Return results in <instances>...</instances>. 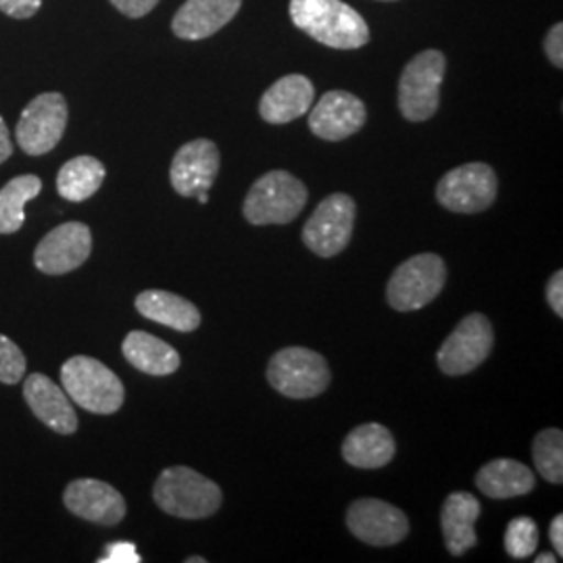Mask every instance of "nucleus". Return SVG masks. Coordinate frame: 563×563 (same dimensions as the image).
<instances>
[{
    "label": "nucleus",
    "instance_id": "obj_13",
    "mask_svg": "<svg viewBox=\"0 0 563 563\" xmlns=\"http://www.w3.org/2000/svg\"><path fill=\"white\" fill-rule=\"evenodd\" d=\"M346 526L355 539L372 547H393L409 534V520L399 507L380 499H360L346 511Z\"/></svg>",
    "mask_w": 563,
    "mask_h": 563
},
{
    "label": "nucleus",
    "instance_id": "obj_1",
    "mask_svg": "<svg viewBox=\"0 0 563 563\" xmlns=\"http://www.w3.org/2000/svg\"><path fill=\"white\" fill-rule=\"evenodd\" d=\"M292 23L323 46L353 51L369 42L362 15L342 0H290Z\"/></svg>",
    "mask_w": 563,
    "mask_h": 563
},
{
    "label": "nucleus",
    "instance_id": "obj_24",
    "mask_svg": "<svg viewBox=\"0 0 563 563\" xmlns=\"http://www.w3.org/2000/svg\"><path fill=\"white\" fill-rule=\"evenodd\" d=\"M476 486L488 499L504 501L532 493L537 486V476L528 465L504 457L481 467L476 474Z\"/></svg>",
    "mask_w": 563,
    "mask_h": 563
},
{
    "label": "nucleus",
    "instance_id": "obj_12",
    "mask_svg": "<svg viewBox=\"0 0 563 563\" xmlns=\"http://www.w3.org/2000/svg\"><path fill=\"white\" fill-rule=\"evenodd\" d=\"M92 253V232L86 223L65 222L51 230L34 251L42 274L63 276L81 267Z\"/></svg>",
    "mask_w": 563,
    "mask_h": 563
},
{
    "label": "nucleus",
    "instance_id": "obj_21",
    "mask_svg": "<svg viewBox=\"0 0 563 563\" xmlns=\"http://www.w3.org/2000/svg\"><path fill=\"white\" fill-rule=\"evenodd\" d=\"M395 453L393 432L383 423L357 426L342 443V460L357 470H380L395 460Z\"/></svg>",
    "mask_w": 563,
    "mask_h": 563
},
{
    "label": "nucleus",
    "instance_id": "obj_40",
    "mask_svg": "<svg viewBox=\"0 0 563 563\" xmlns=\"http://www.w3.org/2000/svg\"><path fill=\"white\" fill-rule=\"evenodd\" d=\"M386 2H395V0H386Z\"/></svg>",
    "mask_w": 563,
    "mask_h": 563
},
{
    "label": "nucleus",
    "instance_id": "obj_17",
    "mask_svg": "<svg viewBox=\"0 0 563 563\" xmlns=\"http://www.w3.org/2000/svg\"><path fill=\"white\" fill-rule=\"evenodd\" d=\"M23 399L32 413L53 432L69 437L78 430V413L67 393L44 374H32L23 384Z\"/></svg>",
    "mask_w": 563,
    "mask_h": 563
},
{
    "label": "nucleus",
    "instance_id": "obj_34",
    "mask_svg": "<svg viewBox=\"0 0 563 563\" xmlns=\"http://www.w3.org/2000/svg\"><path fill=\"white\" fill-rule=\"evenodd\" d=\"M547 302L558 318H563V272H555L547 284Z\"/></svg>",
    "mask_w": 563,
    "mask_h": 563
},
{
    "label": "nucleus",
    "instance_id": "obj_28",
    "mask_svg": "<svg viewBox=\"0 0 563 563\" xmlns=\"http://www.w3.org/2000/svg\"><path fill=\"white\" fill-rule=\"evenodd\" d=\"M539 526L528 518H514L507 530H505V551L509 558L514 560H526L530 555H534L537 547H539Z\"/></svg>",
    "mask_w": 563,
    "mask_h": 563
},
{
    "label": "nucleus",
    "instance_id": "obj_27",
    "mask_svg": "<svg viewBox=\"0 0 563 563\" xmlns=\"http://www.w3.org/2000/svg\"><path fill=\"white\" fill-rule=\"evenodd\" d=\"M532 460L547 483H563V432L560 428H547L534 437Z\"/></svg>",
    "mask_w": 563,
    "mask_h": 563
},
{
    "label": "nucleus",
    "instance_id": "obj_3",
    "mask_svg": "<svg viewBox=\"0 0 563 563\" xmlns=\"http://www.w3.org/2000/svg\"><path fill=\"white\" fill-rule=\"evenodd\" d=\"M60 384L71 401L97 416L120 411L125 399L120 376L88 355H76L63 363Z\"/></svg>",
    "mask_w": 563,
    "mask_h": 563
},
{
    "label": "nucleus",
    "instance_id": "obj_38",
    "mask_svg": "<svg viewBox=\"0 0 563 563\" xmlns=\"http://www.w3.org/2000/svg\"><path fill=\"white\" fill-rule=\"evenodd\" d=\"M197 199H199V202H201V205H205V202H209V192H201V195H197Z\"/></svg>",
    "mask_w": 563,
    "mask_h": 563
},
{
    "label": "nucleus",
    "instance_id": "obj_6",
    "mask_svg": "<svg viewBox=\"0 0 563 563\" xmlns=\"http://www.w3.org/2000/svg\"><path fill=\"white\" fill-rule=\"evenodd\" d=\"M446 265L437 253L413 255L402 262L386 284V301L395 311H418L443 292Z\"/></svg>",
    "mask_w": 563,
    "mask_h": 563
},
{
    "label": "nucleus",
    "instance_id": "obj_33",
    "mask_svg": "<svg viewBox=\"0 0 563 563\" xmlns=\"http://www.w3.org/2000/svg\"><path fill=\"white\" fill-rule=\"evenodd\" d=\"M157 2L159 0H111V4L120 13L132 20H141L144 15H148L157 7Z\"/></svg>",
    "mask_w": 563,
    "mask_h": 563
},
{
    "label": "nucleus",
    "instance_id": "obj_37",
    "mask_svg": "<svg viewBox=\"0 0 563 563\" xmlns=\"http://www.w3.org/2000/svg\"><path fill=\"white\" fill-rule=\"evenodd\" d=\"M537 563H555L558 562V555L555 553H541V555H537Z\"/></svg>",
    "mask_w": 563,
    "mask_h": 563
},
{
    "label": "nucleus",
    "instance_id": "obj_15",
    "mask_svg": "<svg viewBox=\"0 0 563 563\" xmlns=\"http://www.w3.org/2000/svg\"><path fill=\"white\" fill-rule=\"evenodd\" d=\"M367 120L362 99L344 90L325 92L309 113V130L328 142H341L357 134Z\"/></svg>",
    "mask_w": 563,
    "mask_h": 563
},
{
    "label": "nucleus",
    "instance_id": "obj_8",
    "mask_svg": "<svg viewBox=\"0 0 563 563\" xmlns=\"http://www.w3.org/2000/svg\"><path fill=\"white\" fill-rule=\"evenodd\" d=\"M357 205L349 195L325 197L302 228L305 246L323 260L342 253L353 239Z\"/></svg>",
    "mask_w": 563,
    "mask_h": 563
},
{
    "label": "nucleus",
    "instance_id": "obj_4",
    "mask_svg": "<svg viewBox=\"0 0 563 563\" xmlns=\"http://www.w3.org/2000/svg\"><path fill=\"white\" fill-rule=\"evenodd\" d=\"M307 199L309 192L299 178L284 169H274L263 174L251 186L242 205V213L244 220L253 225H284L301 216Z\"/></svg>",
    "mask_w": 563,
    "mask_h": 563
},
{
    "label": "nucleus",
    "instance_id": "obj_10",
    "mask_svg": "<svg viewBox=\"0 0 563 563\" xmlns=\"http://www.w3.org/2000/svg\"><path fill=\"white\" fill-rule=\"evenodd\" d=\"M69 109L59 92H44L23 109L18 121V144L25 155L41 157L59 144Z\"/></svg>",
    "mask_w": 563,
    "mask_h": 563
},
{
    "label": "nucleus",
    "instance_id": "obj_35",
    "mask_svg": "<svg viewBox=\"0 0 563 563\" xmlns=\"http://www.w3.org/2000/svg\"><path fill=\"white\" fill-rule=\"evenodd\" d=\"M549 539H551V544L555 547V553L558 555H563V516H555L553 518V522L549 526Z\"/></svg>",
    "mask_w": 563,
    "mask_h": 563
},
{
    "label": "nucleus",
    "instance_id": "obj_7",
    "mask_svg": "<svg viewBox=\"0 0 563 563\" xmlns=\"http://www.w3.org/2000/svg\"><path fill=\"white\" fill-rule=\"evenodd\" d=\"M446 59L441 51H422L409 60L399 80V111L413 123L428 121L437 115L441 104Z\"/></svg>",
    "mask_w": 563,
    "mask_h": 563
},
{
    "label": "nucleus",
    "instance_id": "obj_16",
    "mask_svg": "<svg viewBox=\"0 0 563 563\" xmlns=\"http://www.w3.org/2000/svg\"><path fill=\"white\" fill-rule=\"evenodd\" d=\"M63 504L86 522L115 526L125 518V499L118 488L102 481L80 478L67 484Z\"/></svg>",
    "mask_w": 563,
    "mask_h": 563
},
{
    "label": "nucleus",
    "instance_id": "obj_23",
    "mask_svg": "<svg viewBox=\"0 0 563 563\" xmlns=\"http://www.w3.org/2000/svg\"><path fill=\"white\" fill-rule=\"evenodd\" d=\"M121 353L125 362L148 376H172L181 363L180 353L172 344L142 330H134L123 339Z\"/></svg>",
    "mask_w": 563,
    "mask_h": 563
},
{
    "label": "nucleus",
    "instance_id": "obj_19",
    "mask_svg": "<svg viewBox=\"0 0 563 563\" xmlns=\"http://www.w3.org/2000/svg\"><path fill=\"white\" fill-rule=\"evenodd\" d=\"M316 99V88L309 78L301 74L284 76L274 81L260 101V115L263 121L282 125L302 118Z\"/></svg>",
    "mask_w": 563,
    "mask_h": 563
},
{
    "label": "nucleus",
    "instance_id": "obj_26",
    "mask_svg": "<svg viewBox=\"0 0 563 563\" xmlns=\"http://www.w3.org/2000/svg\"><path fill=\"white\" fill-rule=\"evenodd\" d=\"M42 190L38 176L25 174L7 181L0 188V234H15L25 222V205L34 201Z\"/></svg>",
    "mask_w": 563,
    "mask_h": 563
},
{
    "label": "nucleus",
    "instance_id": "obj_5",
    "mask_svg": "<svg viewBox=\"0 0 563 563\" xmlns=\"http://www.w3.org/2000/svg\"><path fill=\"white\" fill-rule=\"evenodd\" d=\"M332 374L320 353L305 346H286L267 363V383L288 399H313L325 393Z\"/></svg>",
    "mask_w": 563,
    "mask_h": 563
},
{
    "label": "nucleus",
    "instance_id": "obj_11",
    "mask_svg": "<svg viewBox=\"0 0 563 563\" xmlns=\"http://www.w3.org/2000/svg\"><path fill=\"white\" fill-rule=\"evenodd\" d=\"M493 344V323L483 313H470L446 336L437 353V363L446 376H465L486 362Z\"/></svg>",
    "mask_w": 563,
    "mask_h": 563
},
{
    "label": "nucleus",
    "instance_id": "obj_9",
    "mask_svg": "<svg viewBox=\"0 0 563 563\" xmlns=\"http://www.w3.org/2000/svg\"><path fill=\"white\" fill-rule=\"evenodd\" d=\"M499 190L497 174L486 163H465L446 172L437 184V201L453 213H481L486 211Z\"/></svg>",
    "mask_w": 563,
    "mask_h": 563
},
{
    "label": "nucleus",
    "instance_id": "obj_32",
    "mask_svg": "<svg viewBox=\"0 0 563 563\" xmlns=\"http://www.w3.org/2000/svg\"><path fill=\"white\" fill-rule=\"evenodd\" d=\"M544 51H547V57L549 60L558 67V69H562L563 67V25L562 23H555L551 30H549V34H547V38H544Z\"/></svg>",
    "mask_w": 563,
    "mask_h": 563
},
{
    "label": "nucleus",
    "instance_id": "obj_18",
    "mask_svg": "<svg viewBox=\"0 0 563 563\" xmlns=\"http://www.w3.org/2000/svg\"><path fill=\"white\" fill-rule=\"evenodd\" d=\"M242 0H186L172 21L181 41H205L218 34L241 11Z\"/></svg>",
    "mask_w": 563,
    "mask_h": 563
},
{
    "label": "nucleus",
    "instance_id": "obj_22",
    "mask_svg": "<svg viewBox=\"0 0 563 563\" xmlns=\"http://www.w3.org/2000/svg\"><path fill=\"white\" fill-rule=\"evenodd\" d=\"M136 309L142 318L184 334L195 332L201 325L199 307L169 290H144L136 297Z\"/></svg>",
    "mask_w": 563,
    "mask_h": 563
},
{
    "label": "nucleus",
    "instance_id": "obj_39",
    "mask_svg": "<svg viewBox=\"0 0 563 563\" xmlns=\"http://www.w3.org/2000/svg\"><path fill=\"white\" fill-rule=\"evenodd\" d=\"M207 562V560H205V558H188V560H186V563H205Z\"/></svg>",
    "mask_w": 563,
    "mask_h": 563
},
{
    "label": "nucleus",
    "instance_id": "obj_20",
    "mask_svg": "<svg viewBox=\"0 0 563 563\" xmlns=\"http://www.w3.org/2000/svg\"><path fill=\"white\" fill-rule=\"evenodd\" d=\"M483 505L472 493H451L444 499L441 509V528H443L444 547L451 555L462 558L478 543L476 522L481 518Z\"/></svg>",
    "mask_w": 563,
    "mask_h": 563
},
{
    "label": "nucleus",
    "instance_id": "obj_36",
    "mask_svg": "<svg viewBox=\"0 0 563 563\" xmlns=\"http://www.w3.org/2000/svg\"><path fill=\"white\" fill-rule=\"evenodd\" d=\"M13 155V142H11V134L4 120L0 118V163L7 162Z\"/></svg>",
    "mask_w": 563,
    "mask_h": 563
},
{
    "label": "nucleus",
    "instance_id": "obj_30",
    "mask_svg": "<svg viewBox=\"0 0 563 563\" xmlns=\"http://www.w3.org/2000/svg\"><path fill=\"white\" fill-rule=\"evenodd\" d=\"M42 0H0V11L15 20L34 18L41 11Z\"/></svg>",
    "mask_w": 563,
    "mask_h": 563
},
{
    "label": "nucleus",
    "instance_id": "obj_25",
    "mask_svg": "<svg viewBox=\"0 0 563 563\" xmlns=\"http://www.w3.org/2000/svg\"><path fill=\"white\" fill-rule=\"evenodd\" d=\"M104 165L90 155H80L65 163L57 176V192L69 202L88 201L99 192L104 181Z\"/></svg>",
    "mask_w": 563,
    "mask_h": 563
},
{
    "label": "nucleus",
    "instance_id": "obj_29",
    "mask_svg": "<svg viewBox=\"0 0 563 563\" xmlns=\"http://www.w3.org/2000/svg\"><path fill=\"white\" fill-rule=\"evenodd\" d=\"M25 355L20 346L0 334V383L18 384L25 374Z\"/></svg>",
    "mask_w": 563,
    "mask_h": 563
},
{
    "label": "nucleus",
    "instance_id": "obj_31",
    "mask_svg": "<svg viewBox=\"0 0 563 563\" xmlns=\"http://www.w3.org/2000/svg\"><path fill=\"white\" fill-rule=\"evenodd\" d=\"M142 558L132 543L107 544L104 558L99 563H141Z\"/></svg>",
    "mask_w": 563,
    "mask_h": 563
},
{
    "label": "nucleus",
    "instance_id": "obj_14",
    "mask_svg": "<svg viewBox=\"0 0 563 563\" xmlns=\"http://www.w3.org/2000/svg\"><path fill=\"white\" fill-rule=\"evenodd\" d=\"M220 148L216 142L207 139L186 142L169 167L172 188L186 199L209 192L220 174Z\"/></svg>",
    "mask_w": 563,
    "mask_h": 563
},
{
    "label": "nucleus",
    "instance_id": "obj_2",
    "mask_svg": "<svg viewBox=\"0 0 563 563\" xmlns=\"http://www.w3.org/2000/svg\"><path fill=\"white\" fill-rule=\"evenodd\" d=\"M153 499L165 514L181 520H205L222 507V488L197 470L176 465L163 470L153 486Z\"/></svg>",
    "mask_w": 563,
    "mask_h": 563
}]
</instances>
